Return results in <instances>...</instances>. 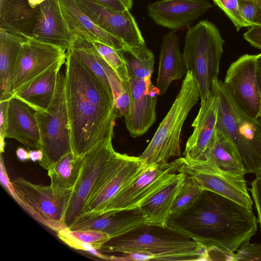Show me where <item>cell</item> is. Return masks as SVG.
Here are the masks:
<instances>
[{
	"label": "cell",
	"mask_w": 261,
	"mask_h": 261,
	"mask_svg": "<svg viewBox=\"0 0 261 261\" xmlns=\"http://www.w3.org/2000/svg\"><path fill=\"white\" fill-rule=\"evenodd\" d=\"M258 223L252 210L203 190L191 207L169 216L167 225L190 236L208 249L234 252L255 234Z\"/></svg>",
	"instance_id": "cell-1"
},
{
	"label": "cell",
	"mask_w": 261,
	"mask_h": 261,
	"mask_svg": "<svg viewBox=\"0 0 261 261\" xmlns=\"http://www.w3.org/2000/svg\"><path fill=\"white\" fill-rule=\"evenodd\" d=\"M117 260H210L201 243L168 225L147 223L111 238L98 250Z\"/></svg>",
	"instance_id": "cell-2"
},
{
	"label": "cell",
	"mask_w": 261,
	"mask_h": 261,
	"mask_svg": "<svg viewBox=\"0 0 261 261\" xmlns=\"http://www.w3.org/2000/svg\"><path fill=\"white\" fill-rule=\"evenodd\" d=\"M65 89L72 153L76 158H83L101 144L112 142L118 114L91 102L66 69Z\"/></svg>",
	"instance_id": "cell-3"
},
{
	"label": "cell",
	"mask_w": 261,
	"mask_h": 261,
	"mask_svg": "<svg viewBox=\"0 0 261 261\" xmlns=\"http://www.w3.org/2000/svg\"><path fill=\"white\" fill-rule=\"evenodd\" d=\"M199 97L195 79L192 72L188 71L171 107L139 156L144 167L166 164L171 158L181 155L180 137L182 126Z\"/></svg>",
	"instance_id": "cell-4"
},
{
	"label": "cell",
	"mask_w": 261,
	"mask_h": 261,
	"mask_svg": "<svg viewBox=\"0 0 261 261\" xmlns=\"http://www.w3.org/2000/svg\"><path fill=\"white\" fill-rule=\"evenodd\" d=\"M224 43L217 27L207 20L200 21L187 32L182 54L187 70L196 81L201 100L212 92L213 81L218 77Z\"/></svg>",
	"instance_id": "cell-5"
},
{
	"label": "cell",
	"mask_w": 261,
	"mask_h": 261,
	"mask_svg": "<svg viewBox=\"0 0 261 261\" xmlns=\"http://www.w3.org/2000/svg\"><path fill=\"white\" fill-rule=\"evenodd\" d=\"M216 130L233 144L246 174L260 175L261 121L245 114L231 97H223L220 102Z\"/></svg>",
	"instance_id": "cell-6"
},
{
	"label": "cell",
	"mask_w": 261,
	"mask_h": 261,
	"mask_svg": "<svg viewBox=\"0 0 261 261\" xmlns=\"http://www.w3.org/2000/svg\"><path fill=\"white\" fill-rule=\"evenodd\" d=\"M43 154L40 165L48 170L66 154L72 152L67 109L65 73L60 71L55 92L46 111L35 112Z\"/></svg>",
	"instance_id": "cell-7"
},
{
	"label": "cell",
	"mask_w": 261,
	"mask_h": 261,
	"mask_svg": "<svg viewBox=\"0 0 261 261\" xmlns=\"http://www.w3.org/2000/svg\"><path fill=\"white\" fill-rule=\"evenodd\" d=\"M12 184L16 202L36 220L57 232L66 228L65 216L72 190L56 193L51 186L17 177Z\"/></svg>",
	"instance_id": "cell-8"
},
{
	"label": "cell",
	"mask_w": 261,
	"mask_h": 261,
	"mask_svg": "<svg viewBox=\"0 0 261 261\" xmlns=\"http://www.w3.org/2000/svg\"><path fill=\"white\" fill-rule=\"evenodd\" d=\"M144 168L139 156L115 152L86 199L82 215L100 214L116 194Z\"/></svg>",
	"instance_id": "cell-9"
},
{
	"label": "cell",
	"mask_w": 261,
	"mask_h": 261,
	"mask_svg": "<svg viewBox=\"0 0 261 261\" xmlns=\"http://www.w3.org/2000/svg\"><path fill=\"white\" fill-rule=\"evenodd\" d=\"M178 172H184L192 177L203 189L230 199L252 210L251 199L244 176L224 172L205 160L178 158Z\"/></svg>",
	"instance_id": "cell-10"
},
{
	"label": "cell",
	"mask_w": 261,
	"mask_h": 261,
	"mask_svg": "<svg viewBox=\"0 0 261 261\" xmlns=\"http://www.w3.org/2000/svg\"><path fill=\"white\" fill-rule=\"evenodd\" d=\"M179 165L177 159L170 163L145 167L116 194L100 214L139 207L178 172Z\"/></svg>",
	"instance_id": "cell-11"
},
{
	"label": "cell",
	"mask_w": 261,
	"mask_h": 261,
	"mask_svg": "<svg viewBox=\"0 0 261 261\" xmlns=\"http://www.w3.org/2000/svg\"><path fill=\"white\" fill-rule=\"evenodd\" d=\"M257 55L245 54L232 63L223 82L235 104L245 114L258 119L261 93L256 74Z\"/></svg>",
	"instance_id": "cell-12"
},
{
	"label": "cell",
	"mask_w": 261,
	"mask_h": 261,
	"mask_svg": "<svg viewBox=\"0 0 261 261\" xmlns=\"http://www.w3.org/2000/svg\"><path fill=\"white\" fill-rule=\"evenodd\" d=\"M66 58L61 48L29 38L24 42L15 68L10 95L24 88L58 61Z\"/></svg>",
	"instance_id": "cell-13"
},
{
	"label": "cell",
	"mask_w": 261,
	"mask_h": 261,
	"mask_svg": "<svg viewBox=\"0 0 261 261\" xmlns=\"http://www.w3.org/2000/svg\"><path fill=\"white\" fill-rule=\"evenodd\" d=\"M115 152L112 142H110L101 144L83 158V165L72 189L65 216L66 228L82 215L86 199Z\"/></svg>",
	"instance_id": "cell-14"
},
{
	"label": "cell",
	"mask_w": 261,
	"mask_h": 261,
	"mask_svg": "<svg viewBox=\"0 0 261 261\" xmlns=\"http://www.w3.org/2000/svg\"><path fill=\"white\" fill-rule=\"evenodd\" d=\"M84 13L102 30L121 40L129 47L145 45L137 23L129 11H118L94 0H75Z\"/></svg>",
	"instance_id": "cell-15"
},
{
	"label": "cell",
	"mask_w": 261,
	"mask_h": 261,
	"mask_svg": "<svg viewBox=\"0 0 261 261\" xmlns=\"http://www.w3.org/2000/svg\"><path fill=\"white\" fill-rule=\"evenodd\" d=\"M151 77H129L131 106L129 115L124 120L127 129L134 138L147 133L156 119L155 107L160 91L152 84Z\"/></svg>",
	"instance_id": "cell-16"
},
{
	"label": "cell",
	"mask_w": 261,
	"mask_h": 261,
	"mask_svg": "<svg viewBox=\"0 0 261 261\" xmlns=\"http://www.w3.org/2000/svg\"><path fill=\"white\" fill-rule=\"evenodd\" d=\"M213 7L207 0H160L149 4L147 12L157 24L175 31L189 27Z\"/></svg>",
	"instance_id": "cell-17"
},
{
	"label": "cell",
	"mask_w": 261,
	"mask_h": 261,
	"mask_svg": "<svg viewBox=\"0 0 261 261\" xmlns=\"http://www.w3.org/2000/svg\"><path fill=\"white\" fill-rule=\"evenodd\" d=\"M220 102L219 95L212 90L207 97L201 100L199 112L192 124L193 132L183 152L185 158L202 159L216 134Z\"/></svg>",
	"instance_id": "cell-18"
},
{
	"label": "cell",
	"mask_w": 261,
	"mask_h": 261,
	"mask_svg": "<svg viewBox=\"0 0 261 261\" xmlns=\"http://www.w3.org/2000/svg\"><path fill=\"white\" fill-rule=\"evenodd\" d=\"M147 223L145 215L138 207L108 212L99 215H82L67 228L70 230L99 231L107 233L111 239Z\"/></svg>",
	"instance_id": "cell-19"
},
{
	"label": "cell",
	"mask_w": 261,
	"mask_h": 261,
	"mask_svg": "<svg viewBox=\"0 0 261 261\" xmlns=\"http://www.w3.org/2000/svg\"><path fill=\"white\" fill-rule=\"evenodd\" d=\"M74 36L68 27L58 0H47L38 6L31 38L66 51Z\"/></svg>",
	"instance_id": "cell-20"
},
{
	"label": "cell",
	"mask_w": 261,
	"mask_h": 261,
	"mask_svg": "<svg viewBox=\"0 0 261 261\" xmlns=\"http://www.w3.org/2000/svg\"><path fill=\"white\" fill-rule=\"evenodd\" d=\"M6 138L15 139L29 148L41 147L35 111L13 96L8 100Z\"/></svg>",
	"instance_id": "cell-21"
},
{
	"label": "cell",
	"mask_w": 261,
	"mask_h": 261,
	"mask_svg": "<svg viewBox=\"0 0 261 261\" xmlns=\"http://www.w3.org/2000/svg\"><path fill=\"white\" fill-rule=\"evenodd\" d=\"M68 27L74 36L107 44L120 53L126 46L121 40L96 25L79 7L75 0H58Z\"/></svg>",
	"instance_id": "cell-22"
},
{
	"label": "cell",
	"mask_w": 261,
	"mask_h": 261,
	"mask_svg": "<svg viewBox=\"0 0 261 261\" xmlns=\"http://www.w3.org/2000/svg\"><path fill=\"white\" fill-rule=\"evenodd\" d=\"M179 40L175 31L164 35L161 46L156 87L163 95L171 83L181 79L187 72Z\"/></svg>",
	"instance_id": "cell-23"
},
{
	"label": "cell",
	"mask_w": 261,
	"mask_h": 261,
	"mask_svg": "<svg viewBox=\"0 0 261 261\" xmlns=\"http://www.w3.org/2000/svg\"><path fill=\"white\" fill-rule=\"evenodd\" d=\"M66 59V58L55 63L12 96L23 101L35 112L46 111L55 92L59 73Z\"/></svg>",
	"instance_id": "cell-24"
},
{
	"label": "cell",
	"mask_w": 261,
	"mask_h": 261,
	"mask_svg": "<svg viewBox=\"0 0 261 261\" xmlns=\"http://www.w3.org/2000/svg\"><path fill=\"white\" fill-rule=\"evenodd\" d=\"M37 15L28 0H0V30L31 38Z\"/></svg>",
	"instance_id": "cell-25"
},
{
	"label": "cell",
	"mask_w": 261,
	"mask_h": 261,
	"mask_svg": "<svg viewBox=\"0 0 261 261\" xmlns=\"http://www.w3.org/2000/svg\"><path fill=\"white\" fill-rule=\"evenodd\" d=\"M186 177L187 174L184 172L176 173L164 186L140 206L146 216L147 224L167 225L172 204Z\"/></svg>",
	"instance_id": "cell-26"
},
{
	"label": "cell",
	"mask_w": 261,
	"mask_h": 261,
	"mask_svg": "<svg viewBox=\"0 0 261 261\" xmlns=\"http://www.w3.org/2000/svg\"><path fill=\"white\" fill-rule=\"evenodd\" d=\"M28 39L0 30V101L8 100L17 60Z\"/></svg>",
	"instance_id": "cell-27"
},
{
	"label": "cell",
	"mask_w": 261,
	"mask_h": 261,
	"mask_svg": "<svg viewBox=\"0 0 261 261\" xmlns=\"http://www.w3.org/2000/svg\"><path fill=\"white\" fill-rule=\"evenodd\" d=\"M201 159L228 174L238 176H244L246 174L235 147L217 130Z\"/></svg>",
	"instance_id": "cell-28"
},
{
	"label": "cell",
	"mask_w": 261,
	"mask_h": 261,
	"mask_svg": "<svg viewBox=\"0 0 261 261\" xmlns=\"http://www.w3.org/2000/svg\"><path fill=\"white\" fill-rule=\"evenodd\" d=\"M83 158L70 152L53 165L47 171L50 186L56 193H64L74 188L83 163Z\"/></svg>",
	"instance_id": "cell-29"
},
{
	"label": "cell",
	"mask_w": 261,
	"mask_h": 261,
	"mask_svg": "<svg viewBox=\"0 0 261 261\" xmlns=\"http://www.w3.org/2000/svg\"><path fill=\"white\" fill-rule=\"evenodd\" d=\"M59 238L70 247L89 251L104 258L98 250L111 239L107 233L90 229L70 230L67 228L57 232Z\"/></svg>",
	"instance_id": "cell-30"
},
{
	"label": "cell",
	"mask_w": 261,
	"mask_h": 261,
	"mask_svg": "<svg viewBox=\"0 0 261 261\" xmlns=\"http://www.w3.org/2000/svg\"><path fill=\"white\" fill-rule=\"evenodd\" d=\"M125 62L129 77L144 79L153 72L154 56L146 44L129 47L121 53Z\"/></svg>",
	"instance_id": "cell-31"
},
{
	"label": "cell",
	"mask_w": 261,
	"mask_h": 261,
	"mask_svg": "<svg viewBox=\"0 0 261 261\" xmlns=\"http://www.w3.org/2000/svg\"><path fill=\"white\" fill-rule=\"evenodd\" d=\"M99 61L110 83L118 115L126 119L129 115L131 106L129 82L122 81L100 55Z\"/></svg>",
	"instance_id": "cell-32"
},
{
	"label": "cell",
	"mask_w": 261,
	"mask_h": 261,
	"mask_svg": "<svg viewBox=\"0 0 261 261\" xmlns=\"http://www.w3.org/2000/svg\"><path fill=\"white\" fill-rule=\"evenodd\" d=\"M203 191L198 184L187 174L184 183L173 202L169 216L176 215L191 207Z\"/></svg>",
	"instance_id": "cell-33"
},
{
	"label": "cell",
	"mask_w": 261,
	"mask_h": 261,
	"mask_svg": "<svg viewBox=\"0 0 261 261\" xmlns=\"http://www.w3.org/2000/svg\"><path fill=\"white\" fill-rule=\"evenodd\" d=\"M97 52L123 82L128 83L129 77L125 62L121 53L112 47L98 41H92Z\"/></svg>",
	"instance_id": "cell-34"
},
{
	"label": "cell",
	"mask_w": 261,
	"mask_h": 261,
	"mask_svg": "<svg viewBox=\"0 0 261 261\" xmlns=\"http://www.w3.org/2000/svg\"><path fill=\"white\" fill-rule=\"evenodd\" d=\"M233 22L237 30L239 31L243 27H247L240 7L239 0H213Z\"/></svg>",
	"instance_id": "cell-35"
},
{
	"label": "cell",
	"mask_w": 261,
	"mask_h": 261,
	"mask_svg": "<svg viewBox=\"0 0 261 261\" xmlns=\"http://www.w3.org/2000/svg\"><path fill=\"white\" fill-rule=\"evenodd\" d=\"M241 11L248 27L261 25V8L257 0H239Z\"/></svg>",
	"instance_id": "cell-36"
},
{
	"label": "cell",
	"mask_w": 261,
	"mask_h": 261,
	"mask_svg": "<svg viewBox=\"0 0 261 261\" xmlns=\"http://www.w3.org/2000/svg\"><path fill=\"white\" fill-rule=\"evenodd\" d=\"M234 253L236 261L261 260V245L247 241L242 244Z\"/></svg>",
	"instance_id": "cell-37"
},
{
	"label": "cell",
	"mask_w": 261,
	"mask_h": 261,
	"mask_svg": "<svg viewBox=\"0 0 261 261\" xmlns=\"http://www.w3.org/2000/svg\"><path fill=\"white\" fill-rule=\"evenodd\" d=\"M249 190L255 205L258 216V222L261 230V175L257 176L252 181L251 188Z\"/></svg>",
	"instance_id": "cell-38"
},
{
	"label": "cell",
	"mask_w": 261,
	"mask_h": 261,
	"mask_svg": "<svg viewBox=\"0 0 261 261\" xmlns=\"http://www.w3.org/2000/svg\"><path fill=\"white\" fill-rule=\"evenodd\" d=\"M243 36L251 46L261 50V25L251 27Z\"/></svg>",
	"instance_id": "cell-39"
},
{
	"label": "cell",
	"mask_w": 261,
	"mask_h": 261,
	"mask_svg": "<svg viewBox=\"0 0 261 261\" xmlns=\"http://www.w3.org/2000/svg\"><path fill=\"white\" fill-rule=\"evenodd\" d=\"M1 183L5 189L14 199L15 194L12 182L10 180L4 163L2 156L1 157Z\"/></svg>",
	"instance_id": "cell-40"
},
{
	"label": "cell",
	"mask_w": 261,
	"mask_h": 261,
	"mask_svg": "<svg viewBox=\"0 0 261 261\" xmlns=\"http://www.w3.org/2000/svg\"><path fill=\"white\" fill-rule=\"evenodd\" d=\"M8 100L0 101V138H6Z\"/></svg>",
	"instance_id": "cell-41"
},
{
	"label": "cell",
	"mask_w": 261,
	"mask_h": 261,
	"mask_svg": "<svg viewBox=\"0 0 261 261\" xmlns=\"http://www.w3.org/2000/svg\"><path fill=\"white\" fill-rule=\"evenodd\" d=\"M99 4L118 11L128 9L122 0H94Z\"/></svg>",
	"instance_id": "cell-42"
},
{
	"label": "cell",
	"mask_w": 261,
	"mask_h": 261,
	"mask_svg": "<svg viewBox=\"0 0 261 261\" xmlns=\"http://www.w3.org/2000/svg\"><path fill=\"white\" fill-rule=\"evenodd\" d=\"M29 152V160L33 162H40L43 158V154L41 149L31 150Z\"/></svg>",
	"instance_id": "cell-43"
},
{
	"label": "cell",
	"mask_w": 261,
	"mask_h": 261,
	"mask_svg": "<svg viewBox=\"0 0 261 261\" xmlns=\"http://www.w3.org/2000/svg\"><path fill=\"white\" fill-rule=\"evenodd\" d=\"M18 159L21 161H25L29 160V152L22 147H18L16 151Z\"/></svg>",
	"instance_id": "cell-44"
},
{
	"label": "cell",
	"mask_w": 261,
	"mask_h": 261,
	"mask_svg": "<svg viewBox=\"0 0 261 261\" xmlns=\"http://www.w3.org/2000/svg\"><path fill=\"white\" fill-rule=\"evenodd\" d=\"M256 74L258 85L261 93V53L257 55L256 60Z\"/></svg>",
	"instance_id": "cell-45"
},
{
	"label": "cell",
	"mask_w": 261,
	"mask_h": 261,
	"mask_svg": "<svg viewBox=\"0 0 261 261\" xmlns=\"http://www.w3.org/2000/svg\"><path fill=\"white\" fill-rule=\"evenodd\" d=\"M30 6L33 8H36L38 6L47 0H28Z\"/></svg>",
	"instance_id": "cell-46"
},
{
	"label": "cell",
	"mask_w": 261,
	"mask_h": 261,
	"mask_svg": "<svg viewBox=\"0 0 261 261\" xmlns=\"http://www.w3.org/2000/svg\"><path fill=\"white\" fill-rule=\"evenodd\" d=\"M5 145V138H0V150L1 153L4 152Z\"/></svg>",
	"instance_id": "cell-47"
},
{
	"label": "cell",
	"mask_w": 261,
	"mask_h": 261,
	"mask_svg": "<svg viewBox=\"0 0 261 261\" xmlns=\"http://www.w3.org/2000/svg\"><path fill=\"white\" fill-rule=\"evenodd\" d=\"M128 9H131L133 6V0H122Z\"/></svg>",
	"instance_id": "cell-48"
},
{
	"label": "cell",
	"mask_w": 261,
	"mask_h": 261,
	"mask_svg": "<svg viewBox=\"0 0 261 261\" xmlns=\"http://www.w3.org/2000/svg\"><path fill=\"white\" fill-rule=\"evenodd\" d=\"M258 119L261 121V111H260V114H259V116Z\"/></svg>",
	"instance_id": "cell-49"
},
{
	"label": "cell",
	"mask_w": 261,
	"mask_h": 261,
	"mask_svg": "<svg viewBox=\"0 0 261 261\" xmlns=\"http://www.w3.org/2000/svg\"><path fill=\"white\" fill-rule=\"evenodd\" d=\"M259 2V5H260V7L261 8V0H257Z\"/></svg>",
	"instance_id": "cell-50"
}]
</instances>
